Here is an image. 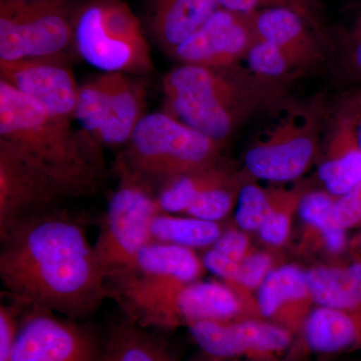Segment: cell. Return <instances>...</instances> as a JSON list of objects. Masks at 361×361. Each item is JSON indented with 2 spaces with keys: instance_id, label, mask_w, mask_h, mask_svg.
<instances>
[{
  "instance_id": "1",
  "label": "cell",
  "mask_w": 361,
  "mask_h": 361,
  "mask_svg": "<svg viewBox=\"0 0 361 361\" xmlns=\"http://www.w3.org/2000/svg\"><path fill=\"white\" fill-rule=\"evenodd\" d=\"M85 218L47 211L0 237V278L11 300L82 320L111 298Z\"/></svg>"
},
{
  "instance_id": "2",
  "label": "cell",
  "mask_w": 361,
  "mask_h": 361,
  "mask_svg": "<svg viewBox=\"0 0 361 361\" xmlns=\"http://www.w3.org/2000/svg\"><path fill=\"white\" fill-rule=\"evenodd\" d=\"M284 84L239 68L183 65L163 80L164 111L188 127L225 142L256 111L279 103Z\"/></svg>"
},
{
  "instance_id": "3",
  "label": "cell",
  "mask_w": 361,
  "mask_h": 361,
  "mask_svg": "<svg viewBox=\"0 0 361 361\" xmlns=\"http://www.w3.org/2000/svg\"><path fill=\"white\" fill-rule=\"evenodd\" d=\"M0 139L51 170L75 197L92 193L104 177L101 146L71 122L0 80Z\"/></svg>"
},
{
  "instance_id": "4",
  "label": "cell",
  "mask_w": 361,
  "mask_h": 361,
  "mask_svg": "<svg viewBox=\"0 0 361 361\" xmlns=\"http://www.w3.org/2000/svg\"><path fill=\"white\" fill-rule=\"evenodd\" d=\"M223 144L165 111L146 114L118 165L154 190L160 189L175 178L218 164Z\"/></svg>"
},
{
  "instance_id": "5",
  "label": "cell",
  "mask_w": 361,
  "mask_h": 361,
  "mask_svg": "<svg viewBox=\"0 0 361 361\" xmlns=\"http://www.w3.org/2000/svg\"><path fill=\"white\" fill-rule=\"evenodd\" d=\"M73 47L104 73L135 75L154 70L141 23L121 0H92L75 11Z\"/></svg>"
},
{
  "instance_id": "6",
  "label": "cell",
  "mask_w": 361,
  "mask_h": 361,
  "mask_svg": "<svg viewBox=\"0 0 361 361\" xmlns=\"http://www.w3.org/2000/svg\"><path fill=\"white\" fill-rule=\"evenodd\" d=\"M120 182L111 195L94 243L108 283L129 274L140 250L151 239V225L160 212L156 191L118 166Z\"/></svg>"
},
{
  "instance_id": "7",
  "label": "cell",
  "mask_w": 361,
  "mask_h": 361,
  "mask_svg": "<svg viewBox=\"0 0 361 361\" xmlns=\"http://www.w3.org/2000/svg\"><path fill=\"white\" fill-rule=\"evenodd\" d=\"M278 116L247 149V172L269 182L298 179L314 161L322 135L324 111L319 102L279 109Z\"/></svg>"
},
{
  "instance_id": "8",
  "label": "cell",
  "mask_w": 361,
  "mask_h": 361,
  "mask_svg": "<svg viewBox=\"0 0 361 361\" xmlns=\"http://www.w3.org/2000/svg\"><path fill=\"white\" fill-rule=\"evenodd\" d=\"M73 18L71 0H0V63L66 58Z\"/></svg>"
},
{
  "instance_id": "9",
  "label": "cell",
  "mask_w": 361,
  "mask_h": 361,
  "mask_svg": "<svg viewBox=\"0 0 361 361\" xmlns=\"http://www.w3.org/2000/svg\"><path fill=\"white\" fill-rule=\"evenodd\" d=\"M146 97L141 78L104 73L78 87L75 120L101 147L127 145L146 115Z\"/></svg>"
},
{
  "instance_id": "10",
  "label": "cell",
  "mask_w": 361,
  "mask_h": 361,
  "mask_svg": "<svg viewBox=\"0 0 361 361\" xmlns=\"http://www.w3.org/2000/svg\"><path fill=\"white\" fill-rule=\"evenodd\" d=\"M75 197L51 170L16 145L0 139V237L28 218Z\"/></svg>"
},
{
  "instance_id": "11",
  "label": "cell",
  "mask_w": 361,
  "mask_h": 361,
  "mask_svg": "<svg viewBox=\"0 0 361 361\" xmlns=\"http://www.w3.org/2000/svg\"><path fill=\"white\" fill-rule=\"evenodd\" d=\"M78 322L26 306L13 361H104V342L92 327Z\"/></svg>"
},
{
  "instance_id": "12",
  "label": "cell",
  "mask_w": 361,
  "mask_h": 361,
  "mask_svg": "<svg viewBox=\"0 0 361 361\" xmlns=\"http://www.w3.org/2000/svg\"><path fill=\"white\" fill-rule=\"evenodd\" d=\"M257 39L249 13L221 7L172 56L183 65L239 68Z\"/></svg>"
},
{
  "instance_id": "13",
  "label": "cell",
  "mask_w": 361,
  "mask_h": 361,
  "mask_svg": "<svg viewBox=\"0 0 361 361\" xmlns=\"http://www.w3.org/2000/svg\"><path fill=\"white\" fill-rule=\"evenodd\" d=\"M0 80L66 122L75 120L78 85L66 58L0 63Z\"/></svg>"
},
{
  "instance_id": "14",
  "label": "cell",
  "mask_w": 361,
  "mask_h": 361,
  "mask_svg": "<svg viewBox=\"0 0 361 361\" xmlns=\"http://www.w3.org/2000/svg\"><path fill=\"white\" fill-rule=\"evenodd\" d=\"M199 348L217 358H230L245 353H275L290 343L288 332L259 322H197L189 325Z\"/></svg>"
},
{
  "instance_id": "15",
  "label": "cell",
  "mask_w": 361,
  "mask_h": 361,
  "mask_svg": "<svg viewBox=\"0 0 361 361\" xmlns=\"http://www.w3.org/2000/svg\"><path fill=\"white\" fill-rule=\"evenodd\" d=\"M318 178L336 197L348 193L361 182V147L355 116L344 102L332 116Z\"/></svg>"
},
{
  "instance_id": "16",
  "label": "cell",
  "mask_w": 361,
  "mask_h": 361,
  "mask_svg": "<svg viewBox=\"0 0 361 361\" xmlns=\"http://www.w3.org/2000/svg\"><path fill=\"white\" fill-rule=\"evenodd\" d=\"M249 16L258 39L290 52L310 68L322 59L320 33L301 14L284 7H275Z\"/></svg>"
},
{
  "instance_id": "17",
  "label": "cell",
  "mask_w": 361,
  "mask_h": 361,
  "mask_svg": "<svg viewBox=\"0 0 361 361\" xmlns=\"http://www.w3.org/2000/svg\"><path fill=\"white\" fill-rule=\"evenodd\" d=\"M149 6L152 32L171 56L221 8L217 0H149Z\"/></svg>"
},
{
  "instance_id": "18",
  "label": "cell",
  "mask_w": 361,
  "mask_h": 361,
  "mask_svg": "<svg viewBox=\"0 0 361 361\" xmlns=\"http://www.w3.org/2000/svg\"><path fill=\"white\" fill-rule=\"evenodd\" d=\"M204 268L194 249L152 240L140 250L130 273L189 284L198 281Z\"/></svg>"
},
{
  "instance_id": "19",
  "label": "cell",
  "mask_w": 361,
  "mask_h": 361,
  "mask_svg": "<svg viewBox=\"0 0 361 361\" xmlns=\"http://www.w3.org/2000/svg\"><path fill=\"white\" fill-rule=\"evenodd\" d=\"M104 361L176 360L163 339L123 315L111 323Z\"/></svg>"
},
{
  "instance_id": "20",
  "label": "cell",
  "mask_w": 361,
  "mask_h": 361,
  "mask_svg": "<svg viewBox=\"0 0 361 361\" xmlns=\"http://www.w3.org/2000/svg\"><path fill=\"white\" fill-rule=\"evenodd\" d=\"M306 274L310 296L318 305L345 311L361 308V262L314 268Z\"/></svg>"
},
{
  "instance_id": "21",
  "label": "cell",
  "mask_w": 361,
  "mask_h": 361,
  "mask_svg": "<svg viewBox=\"0 0 361 361\" xmlns=\"http://www.w3.org/2000/svg\"><path fill=\"white\" fill-rule=\"evenodd\" d=\"M233 178L235 176L228 169L216 164L169 180L156 193L160 212L185 214L201 192Z\"/></svg>"
},
{
  "instance_id": "22",
  "label": "cell",
  "mask_w": 361,
  "mask_h": 361,
  "mask_svg": "<svg viewBox=\"0 0 361 361\" xmlns=\"http://www.w3.org/2000/svg\"><path fill=\"white\" fill-rule=\"evenodd\" d=\"M219 223L159 212L151 225V239L187 248L212 247L222 235Z\"/></svg>"
},
{
  "instance_id": "23",
  "label": "cell",
  "mask_w": 361,
  "mask_h": 361,
  "mask_svg": "<svg viewBox=\"0 0 361 361\" xmlns=\"http://www.w3.org/2000/svg\"><path fill=\"white\" fill-rule=\"evenodd\" d=\"M310 296L307 274L294 265L271 270L258 288V308L265 317H272L285 304Z\"/></svg>"
},
{
  "instance_id": "24",
  "label": "cell",
  "mask_w": 361,
  "mask_h": 361,
  "mask_svg": "<svg viewBox=\"0 0 361 361\" xmlns=\"http://www.w3.org/2000/svg\"><path fill=\"white\" fill-rule=\"evenodd\" d=\"M336 197L329 192H310L299 200V216L305 224L320 232L325 245L334 253H341L346 245V230L337 222Z\"/></svg>"
},
{
  "instance_id": "25",
  "label": "cell",
  "mask_w": 361,
  "mask_h": 361,
  "mask_svg": "<svg viewBox=\"0 0 361 361\" xmlns=\"http://www.w3.org/2000/svg\"><path fill=\"white\" fill-rule=\"evenodd\" d=\"M245 63L249 73L268 82H285L310 68L300 59L277 45L257 39L249 49Z\"/></svg>"
},
{
  "instance_id": "26",
  "label": "cell",
  "mask_w": 361,
  "mask_h": 361,
  "mask_svg": "<svg viewBox=\"0 0 361 361\" xmlns=\"http://www.w3.org/2000/svg\"><path fill=\"white\" fill-rule=\"evenodd\" d=\"M279 191H266L254 184L240 188L235 221L245 231H257L268 214L274 208Z\"/></svg>"
},
{
  "instance_id": "27",
  "label": "cell",
  "mask_w": 361,
  "mask_h": 361,
  "mask_svg": "<svg viewBox=\"0 0 361 361\" xmlns=\"http://www.w3.org/2000/svg\"><path fill=\"white\" fill-rule=\"evenodd\" d=\"M235 178L201 192L192 202L185 215L198 219L217 222L227 217L236 198Z\"/></svg>"
},
{
  "instance_id": "28",
  "label": "cell",
  "mask_w": 361,
  "mask_h": 361,
  "mask_svg": "<svg viewBox=\"0 0 361 361\" xmlns=\"http://www.w3.org/2000/svg\"><path fill=\"white\" fill-rule=\"evenodd\" d=\"M301 196L296 192L279 191L274 208L257 230L259 236L272 246L282 245L290 232L292 210L298 206Z\"/></svg>"
},
{
  "instance_id": "29",
  "label": "cell",
  "mask_w": 361,
  "mask_h": 361,
  "mask_svg": "<svg viewBox=\"0 0 361 361\" xmlns=\"http://www.w3.org/2000/svg\"><path fill=\"white\" fill-rule=\"evenodd\" d=\"M217 2L222 8L240 13H255L275 7L292 9L301 14L322 35L318 0H217Z\"/></svg>"
},
{
  "instance_id": "30",
  "label": "cell",
  "mask_w": 361,
  "mask_h": 361,
  "mask_svg": "<svg viewBox=\"0 0 361 361\" xmlns=\"http://www.w3.org/2000/svg\"><path fill=\"white\" fill-rule=\"evenodd\" d=\"M338 59L344 73L353 82L361 84V13L342 35Z\"/></svg>"
},
{
  "instance_id": "31",
  "label": "cell",
  "mask_w": 361,
  "mask_h": 361,
  "mask_svg": "<svg viewBox=\"0 0 361 361\" xmlns=\"http://www.w3.org/2000/svg\"><path fill=\"white\" fill-rule=\"evenodd\" d=\"M25 304L11 300L0 305V361H13Z\"/></svg>"
},
{
  "instance_id": "32",
  "label": "cell",
  "mask_w": 361,
  "mask_h": 361,
  "mask_svg": "<svg viewBox=\"0 0 361 361\" xmlns=\"http://www.w3.org/2000/svg\"><path fill=\"white\" fill-rule=\"evenodd\" d=\"M272 259L268 254L258 252L246 255L240 262L238 272L233 283L247 289H258L269 274Z\"/></svg>"
},
{
  "instance_id": "33",
  "label": "cell",
  "mask_w": 361,
  "mask_h": 361,
  "mask_svg": "<svg viewBox=\"0 0 361 361\" xmlns=\"http://www.w3.org/2000/svg\"><path fill=\"white\" fill-rule=\"evenodd\" d=\"M248 246V238L244 233L229 230V231L223 232L219 239L211 248L224 257L240 263L246 257Z\"/></svg>"
},
{
  "instance_id": "34",
  "label": "cell",
  "mask_w": 361,
  "mask_h": 361,
  "mask_svg": "<svg viewBox=\"0 0 361 361\" xmlns=\"http://www.w3.org/2000/svg\"><path fill=\"white\" fill-rule=\"evenodd\" d=\"M349 110L355 116L356 123V130H357L358 141L361 147V89L357 90L355 94H351L345 101Z\"/></svg>"
}]
</instances>
